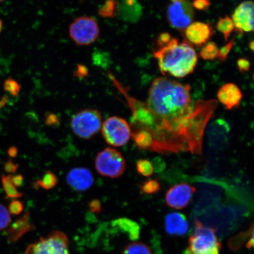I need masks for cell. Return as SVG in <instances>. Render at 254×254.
Instances as JSON below:
<instances>
[{"label": "cell", "mask_w": 254, "mask_h": 254, "mask_svg": "<svg viewBox=\"0 0 254 254\" xmlns=\"http://www.w3.org/2000/svg\"><path fill=\"white\" fill-rule=\"evenodd\" d=\"M103 137L110 145L120 147L125 145L131 135V127L127 121L120 117H109L101 126Z\"/></svg>", "instance_id": "ba28073f"}, {"label": "cell", "mask_w": 254, "mask_h": 254, "mask_svg": "<svg viewBox=\"0 0 254 254\" xmlns=\"http://www.w3.org/2000/svg\"><path fill=\"white\" fill-rule=\"evenodd\" d=\"M211 4L209 0H193L192 7L199 11H206Z\"/></svg>", "instance_id": "1f68e13d"}, {"label": "cell", "mask_w": 254, "mask_h": 254, "mask_svg": "<svg viewBox=\"0 0 254 254\" xmlns=\"http://www.w3.org/2000/svg\"><path fill=\"white\" fill-rule=\"evenodd\" d=\"M18 149L15 146H12L9 147L8 150V154L9 157L11 158H15L18 155Z\"/></svg>", "instance_id": "ab89813d"}, {"label": "cell", "mask_w": 254, "mask_h": 254, "mask_svg": "<svg viewBox=\"0 0 254 254\" xmlns=\"http://www.w3.org/2000/svg\"><path fill=\"white\" fill-rule=\"evenodd\" d=\"M34 229V225L30 222V213L27 212L23 217L18 219L11 225V227L6 231L5 235L7 237L8 242L14 244L17 242L25 234L33 231Z\"/></svg>", "instance_id": "2e32d148"}, {"label": "cell", "mask_w": 254, "mask_h": 254, "mask_svg": "<svg viewBox=\"0 0 254 254\" xmlns=\"http://www.w3.org/2000/svg\"><path fill=\"white\" fill-rule=\"evenodd\" d=\"M95 167L101 176L116 179L125 173L126 162L119 151L109 147L98 152L95 157Z\"/></svg>", "instance_id": "8992f818"}, {"label": "cell", "mask_w": 254, "mask_h": 254, "mask_svg": "<svg viewBox=\"0 0 254 254\" xmlns=\"http://www.w3.org/2000/svg\"><path fill=\"white\" fill-rule=\"evenodd\" d=\"M123 254H152L147 245L142 243H133L126 247Z\"/></svg>", "instance_id": "d4e9b609"}, {"label": "cell", "mask_w": 254, "mask_h": 254, "mask_svg": "<svg viewBox=\"0 0 254 254\" xmlns=\"http://www.w3.org/2000/svg\"><path fill=\"white\" fill-rule=\"evenodd\" d=\"M136 168L137 172L144 177H150L154 172L151 162L145 159L136 162Z\"/></svg>", "instance_id": "484cf974"}, {"label": "cell", "mask_w": 254, "mask_h": 254, "mask_svg": "<svg viewBox=\"0 0 254 254\" xmlns=\"http://www.w3.org/2000/svg\"><path fill=\"white\" fill-rule=\"evenodd\" d=\"M254 43L253 41H252V42H251L250 43V49L251 50H252L253 51V52L254 51Z\"/></svg>", "instance_id": "60d3db41"}, {"label": "cell", "mask_w": 254, "mask_h": 254, "mask_svg": "<svg viewBox=\"0 0 254 254\" xmlns=\"http://www.w3.org/2000/svg\"><path fill=\"white\" fill-rule=\"evenodd\" d=\"M113 226L118 228L123 233L128 235L129 239L137 240L139 235V227L136 222L128 218H122L117 219L112 222Z\"/></svg>", "instance_id": "ac0fdd59"}, {"label": "cell", "mask_w": 254, "mask_h": 254, "mask_svg": "<svg viewBox=\"0 0 254 254\" xmlns=\"http://www.w3.org/2000/svg\"><path fill=\"white\" fill-rule=\"evenodd\" d=\"M190 90L189 84L166 77L152 82L145 102L150 116L144 125L134 129L150 133L153 142L149 151L202 154L205 129L218 104L215 100L192 104Z\"/></svg>", "instance_id": "6da1fadb"}, {"label": "cell", "mask_w": 254, "mask_h": 254, "mask_svg": "<svg viewBox=\"0 0 254 254\" xmlns=\"http://www.w3.org/2000/svg\"><path fill=\"white\" fill-rule=\"evenodd\" d=\"M217 98L225 109L231 110L240 107L243 94L237 85L229 82L219 89Z\"/></svg>", "instance_id": "5bb4252c"}, {"label": "cell", "mask_w": 254, "mask_h": 254, "mask_svg": "<svg viewBox=\"0 0 254 254\" xmlns=\"http://www.w3.org/2000/svg\"><path fill=\"white\" fill-rule=\"evenodd\" d=\"M234 39L231 40L229 42L219 50L218 58L220 62H224L227 60L228 55L234 47Z\"/></svg>", "instance_id": "f546056e"}, {"label": "cell", "mask_w": 254, "mask_h": 254, "mask_svg": "<svg viewBox=\"0 0 254 254\" xmlns=\"http://www.w3.org/2000/svg\"><path fill=\"white\" fill-rule=\"evenodd\" d=\"M11 182L16 188L20 187L23 185L24 177L21 174L16 175V176L11 175Z\"/></svg>", "instance_id": "f35d334b"}, {"label": "cell", "mask_w": 254, "mask_h": 254, "mask_svg": "<svg viewBox=\"0 0 254 254\" xmlns=\"http://www.w3.org/2000/svg\"><path fill=\"white\" fill-rule=\"evenodd\" d=\"M45 122L49 126H58L60 125V119L54 113H47L46 115Z\"/></svg>", "instance_id": "e575fe53"}, {"label": "cell", "mask_w": 254, "mask_h": 254, "mask_svg": "<svg viewBox=\"0 0 254 254\" xmlns=\"http://www.w3.org/2000/svg\"><path fill=\"white\" fill-rule=\"evenodd\" d=\"M140 188L141 192L145 194H154L160 190L161 185L157 180L150 179L143 183Z\"/></svg>", "instance_id": "4316f807"}, {"label": "cell", "mask_w": 254, "mask_h": 254, "mask_svg": "<svg viewBox=\"0 0 254 254\" xmlns=\"http://www.w3.org/2000/svg\"><path fill=\"white\" fill-rule=\"evenodd\" d=\"M214 30L212 25L203 22H195L184 30V36L191 45L201 47L213 36Z\"/></svg>", "instance_id": "7c38bea8"}, {"label": "cell", "mask_w": 254, "mask_h": 254, "mask_svg": "<svg viewBox=\"0 0 254 254\" xmlns=\"http://www.w3.org/2000/svg\"><path fill=\"white\" fill-rule=\"evenodd\" d=\"M254 2L247 0L241 3L235 9L232 20L235 30L239 36L254 30Z\"/></svg>", "instance_id": "8fae6325"}, {"label": "cell", "mask_w": 254, "mask_h": 254, "mask_svg": "<svg viewBox=\"0 0 254 254\" xmlns=\"http://www.w3.org/2000/svg\"><path fill=\"white\" fill-rule=\"evenodd\" d=\"M58 182L56 175L51 171H47L40 180H38L36 184L38 187L44 190H49L55 187Z\"/></svg>", "instance_id": "cb8c5ba5"}, {"label": "cell", "mask_w": 254, "mask_h": 254, "mask_svg": "<svg viewBox=\"0 0 254 254\" xmlns=\"http://www.w3.org/2000/svg\"><path fill=\"white\" fill-rule=\"evenodd\" d=\"M88 74V69L86 66L82 65H78L75 69L74 75L78 78H84Z\"/></svg>", "instance_id": "74e56055"}, {"label": "cell", "mask_w": 254, "mask_h": 254, "mask_svg": "<svg viewBox=\"0 0 254 254\" xmlns=\"http://www.w3.org/2000/svg\"><path fill=\"white\" fill-rule=\"evenodd\" d=\"M11 221L10 214L4 205L0 204V231L9 226Z\"/></svg>", "instance_id": "f1b7e54d"}, {"label": "cell", "mask_w": 254, "mask_h": 254, "mask_svg": "<svg viewBox=\"0 0 254 254\" xmlns=\"http://www.w3.org/2000/svg\"><path fill=\"white\" fill-rule=\"evenodd\" d=\"M90 212L94 214H99L102 211V205L99 200L95 199L92 200L88 204Z\"/></svg>", "instance_id": "836d02e7"}, {"label": "cell", "mask_w": 254, "mask_h": 254, "mask_svg": "<svg viewBox=\"0 0 254 254\" xmlns=\"http://www.w3.org/2000/svg\"><path fill=\"white\" fill-rule=\"evenodd\" d=\"M218 52L219 49L217 44L214 42H208L202 46L199 55L202 59L210 61L218 58Z\"/></svg>", "instance_id": "603a6c76"}, {"label": "cell", "mask_w": 254, "mask_h": 254, "mask_svg": "<svg viewBox=\"0 0 254 254\" xmlns=\"http://www.w3.org/2000/svg\"><path fill=\"white\" fill-rule=\"evenodd\" d=\"M4 90L12 96L17 97L20 93L21 86L14 79L8 78L4 81Z\"/></svg>", "instance_id": "83f0119b"}, {"label": "cell", "mask_w": 254, "mask_h": 254, "mask_svg": "<svg viewBox=\"0 0 254 254\" xmlns=\"http://www.w3.org/2000/svg\"><path fill=\"white\" fill-rule=\"evenodd\" d=\"M98 14L105 18H113L120 14V2L116 0H106L98 9Z\"/></svg>", "instance_id": "ffe728a7"}, {"label": "cell", "mask_w": 254, "mask_h": 254, "mask_svg": "<svg viewBox=\"0 0 254 254\" xmlns=\"http://www.w3.org/2000/svg\"><path fill=\"white\" fill-rule=\"evenodd\" d=\"M216 27L217 30L223 35L225 41H227L229 39L231 33L235 30L233 21L228 15L219 18Z\"/></svg>", "instance_id": "44dd1931"}, {"label": "cell", "mask_w": 254, "mask_h": 254, "mask_svg": "<svg viewBox=\"0 0 254 254\" xmlns=\"http://www.w3.org/2000/svg\"><path fill=\"white\" fill-rule=\"evenodd\" d=\"M165 228L171 236H183L188 232L189 222L185 215L174 212L166 216Z\"/></svg>", "instance_id": "9a60e30c"}, {"label": "cell", "mask_w": 254, "mask_h": 254, "mask_svg": "<svg viewBox=\"0 0 254 254\" xmlns=\"http://www.w3.org/2000/svg\"><path fill=\"white\" fill-rule=\"evenodd\" d=\"M69 239L65 233L53 231L28 246L25 254H69Z\"/></svg>", "instance_id": "52a82bcc"}, {"label": "cell", "mask_w": 254, "mask_h": 254, "mask_svg": "<svg viewBox=\"0 0 254 254\" xmlns=\"http://www.w3.org/2000/svg\"><path fill=\"white\" fill-rule=\"evenodd\" d=\"M8 209L11 214L18 215L23 211L24 205L23 203L18 200H14L9 204Z\"/></svg>", "instance_id": "4dcf8cb0"}, {"label": "cell", "mask_w": 254, "mask_h": 254, "mask_svg": "<svg viewBox=\"0 0 254 254\" xmlns=\"http://www.w3.org/2000/svg\"><path fill=\"white\" fill-rule=\"evenodd\" d=\"M154 57L162 74L176 78H184L192 74L198 62L197 55L192 45L187 40L180 42L174 37L164 45L157 47Z\"/></svg>", "instance_id": "7a4b0ae2"}, {"label": "cell", "mask_w": 254, "mask_h": 254, "mask_svg": "<svg viewBox=\"0 0 254 254\" xmlns=\"http://www.w3.org/2000/svg\"><path fill=\"white\" fill-rule=\"evenodd\" d=\"M2 27H3V23L2 21L0 19V33H1V32L2 30Z\"/></svg>", "instance_id": "b9f144b4"}, {"label": "cell", "mask_w": 254, "mask_h": 254, "mask_svg": "<svg viewBox=\"0 0 254 254\" xmlns=\"http://www.w3.org/2000/svg\"><path fill=\"white\" fill-rule=\"evenodd\" d=\"M195 12L189 0H170L167 10L168 23L175 29L184 30L192 23Z\"/></svg>", "instance_id": "9c48e42d"}, {"label": "cell", "mask_w": 254, "mask_h": 254, "mask_svg": "<svg viewBox=\"0 0 254 254\" xmlns=\"http://www.w3.org/2000/svg\"><path fill=\"white\" fill-rule=\"evenodd\" d=\"M94 179L91 171L85 167L73 168L66 177L68 185L77 192H84L90 189L93 185Z\"/></svg>", "instance_id": "4fadbf2b"}, {"label": "cell", "mask_w": 254, "mask_h": 254, "mask_svg": "<svg viewBox=\"0 0 254 254\" xmlns=\"http://www.w3.org/2000/svg\"><path fill=\"white\" fill-rule=\"evenodd\" d=\"M3 1H4V0H0V2H1Z\"/></svg>", "instance_id": "7bdbcfd3"}, {"label": "cell", "mask_w": 254, "mask_h": 254, "mask_svg": "<svg viewBox=\"0 0 254 254\" xmlns=\"http://www.w3.org/2000/svg\"><path fill=\"white\" fill-rule=\"evenodd\" d=\"M131 136L135 145L140 150H150L153 142L150 132L145 129L131 130Z\"/></svg>", "instance_id": "d6986e66"}, {"label": "cell", "mask_w": 254, "mask_h": 254, "mask_svg": "<svg viewBox=\"0 0 254 254\" xmlns=\"http://www.w3.org/2000/svg\"><path fill=\"white\" fill-rule=\"evenodd\" d=\"M102 126V116L96 109H84L78 111L71 120L73 132L78 137L89 139L96 135Z\"/></svg>", "instance_id": "277c9868"}, {"label": "cell", "mask_w": 254, "mask_h": 254, "mask_svg": "<svg viewBox=\"0 0 254 254\" xmlns=\"http://www.w3.org/2000/svg\"><path fill=\"white\" fill-rule=\"evenodd\" d=\"M237 66L241 73L247 72L250 70L251 63L249 60L241 58L238 60Z\"/></svg>", "instance_id": "d6a6232c"}, {"label": "cell", "mask_w": 254, "mask_h": 254, "mask_svg": "<svg viewBox=\"0 0 254 254\" xmlns=\"http://www.w3.org/2000/svg\"><path fill=\"white\" fill-rule=\"evenodd\" d=\"M120 14L125 20L135 23L141 17L142 6L137 0H122L120 3Z\"/></svg>", "instance_id": "e0dca14e"}, {"label": "cell", "mask_w": 254, "mask_h": 254, "mask_svg": "<svg viewBox=\"0 0 254 254\" xmlns=\"http://www.w3.org/2000/svg\"><path fill=\"white\" fill-rule=\"evenodd\" d=\"M3 189L6 193V199L18 198L23 196V194L18 191L11 182V174L8 176H2L1 178Z\"/></svg>", "instance_id": "7402d4cb"}, {"label": "cell", "mask_w": 254, "mask_h": 254, "mask_svg": "<svg viewBox=\"0 0 254 254\" xmlns=\"http://www.w3.org/2000/svg\"><path fill=\"white\" fill-rule=\"evenodd\" d=\"M151 163L152 166H153L154 171H156V172H160V171L164 170V168H166L165 162L163 159L160 157L155 158Z\"/></svg>", "instance_id": "d590c367"}, {"label": "cell", "mask_w": 254, "mask_h": 254, "mask_svg": "<svg viewBox=\"0 0 254 254\" xmlns=\"http://www.w3.org/2000/svg\"><path fill=\"white\" fill-rule=\"evenodd\" d=\"M221 244L213 228L195 221V230L190 237L186 254H220Z\"/></svg>", "instance_id": "3957f363"}, {"label": "cell", "mask_w": 254, "mask_h": 254, "mask_svg": "<svg viewBox=\"0 0 254 254\" xmlns=\"http://www.w3.org/2000/svg\"><path fill=\"white\" fill-rule=\"evenodd\" d=\"M19 167L18 164L14 163L11 160H8L4 164V170L8 174H14Z\"/></svg>", "instance_id": "8d00e7d4"}, {"label": "cell", "mask_w": 254, "mask_h": 254, "mask_svg": "<svg viewBox=\"0 0 254 254\" xmlns=\"http://www.w3.org/2000/svg\"><path fill=\"white\" fill-rule=\"evenodd\" d=\"M69 35L78 46H88L94 43L100 36L99 25L95 18L81 16L74 19L69 26Z\"/></svg>", "instance_id": "5b68a950"}, {"label": "cell", "mask_w": 254, "mask_h": 254, "mask_svg": "<svg viewBox=\"0 0 254 254\" xmlns=\"http://www.w3.org/2000/svg\"><path fill=\"white\" fill-rule=\"evenodd\" d=\"M195 187L187 183H180L170 187L166 194V202L170 207L182 209L189 205L193 194Z\"/></svg>", "instance_id": "30bf717a"}]
</instances>
